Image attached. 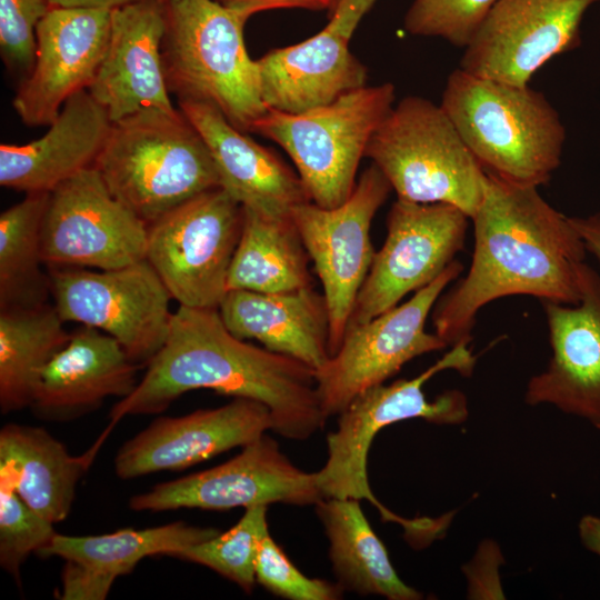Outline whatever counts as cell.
I'll list each match as a JSON object with an SVG mask.
<instances>
[{
    "mask_svg": "<svg viewBox=\"0 0 600 600\" xmlns=\"http://www.w3.org/2000/svg\"><path fill=\"white\" fill-rule=\"evenodd\" d=\"M474 249L468 273L433 307L436 333L449 346L469 343L478 312L516 294L576 304L580 267L588 253L569 217L538 187L487 172L482 201L471 218Z\"/></svg>",
    "mask_w": 600,
    "mask_h": 600,
    "instance_id": "1",
    "label": "cell"
},
{
    "mask_svg": "<svg viewBox=\"0 0 600 600\" xmlns=\"http://www.w3.org/2000/svg\"><path fill=\"white\" fill-rule=\"evenodd\" d=\"M146 368L134 390L111 409L112 424L126 416L160 413L197 389L266 404L272 430L288 439L306 440L328 419L314 370L237 338L218 308L179 306L162 348Z\"/></svg>",
    "mask_w": 600,
    "mask_h": 600,
    "instance_id": "2",
    "label": "cell"
},
{
    "mask_svg": "<svg viewBox=\"0 0 600 600\" xmlns=\"http://www.w3.org/2000/svg\"><path fill=\"white\" fill-rule=\"evenodd\" d=\"M440 106L486 172L539 187L560 166L566 129L542 92L459 68L449 76Z\"/></svg>",
    "mask_w": 600,
    "mask_h": 600,
    "instance_id": "3",
    "label": "cell"
},
{
    "mask_svg": "<svg viewBox=\"0 0 600 600\" xmlns=\"http://www.w3.org/2000/svg\"><path fill=\"white\" fill-rule=\"evenodd\" d=\"M94 168L110 192L147 226L220 188L204 140L180 109L113 122Z\"/></svg>",
    "mask_w": 600,
    "mask_h": 600,
    "instance_id": "4",
    "label": "cell"
},
{
    "mask_svg": "<svg viewBox=\"0 0 600 600\" xmlns=\"http://www.w3.org/2000/svg\"><path fill=\"white\" fill-rule=\"evenodd\" d=\"M166 9L162 57L170 93L209 103L251 132L268 109L243 38L250 16L214 0H167Z\"/></svg>",
    "mask_w": 600,
    "mask_h": 600,
    "instance_id": "5",
    "label": "cell"
},
{
    "mask_svg": "<svg viewBox=\"0 0 600 600\" xmlns=\"http://www.w3.org/2000/svg\"><path fill=\"white\" fill-rule=\"evenodd\" d=\"M468 344L452 346L449 352L412 379L364 390L339 413L337 429L327 437V460L317 471L324 498L367 500L379 510L383 521L400 524L408 539L422 531V518L399 517L376 498L367 472L368 453L379 431L396 422L420 418L436 424H460L467 420L468 401L462 391L447 390L429 401L423 386L444 370L470 376L477 357Z\"/></svg>",
    "mask_w": 600,
    "mask_h": 600,
    "instance_id": "6",
    "label": "cell"
},
{
    "mask_svg": "<svg viewBox=\"0 0 600 600\" xmlns=\"http://www.w3.org/2000/svg\"><path fill=\"white\" fill-rule=\"evenodd\" d=\"M366 157L398 199L449 203L470 219L486 189L487 172L441 108L428 99H401L373 133Z\"/></svg>",
    "mask_w": 600,
    "mask_h": 600,
    "instance_id": "7",
    "label": "cell"
},
{
    "mask_svg": "<svg viewBox=\"0 0 600 600\" xmlns=\"http://www.w3.org/2000/svg\"><path fill=\"white\" fill-rule=\"evenodd\" d=\"M394 99L392 83L366 84L302 113L268 109L251 132L289 154L312 202L334 208L352 193L359 163Z\"/></svg>",
    "mask_w": 600,
    "mask_h": 600,
    "instance_id": "8",
    "label": "cell"
},
{
    "mask_svg": "<svg viewBox=\"0 0 600 600\" xmlns=\"http://www.w3.org/2000/svg\"><path fill=\"white\" fill-rule=\"evenodd\" d=\"M242 223V207L218 188L147 226L146 260L179 306L219 307Z\"/></svg>",
    "mask_w": 600,
    "mask_h": 600,
    "instance_id": "9",
    "label": "cell"
},
{
    "mask_svg": "<svg viewBox=\"0 0 600 600\" xmlns=\"http://www.w3.org/2000/svg\"><path fill=\"white\" fill-rule=\"evenodd\" d=\"M53 306L64 322L114 338L139 367L162 348L173 312L170 292L146 260L110 270L49 267Z\"/></svg>",
    "mask_w": 600,
    "mask_h": 600,
    "instance_id": "10",
    "label": "cell"
},
{
    "mask_svg": "<svg viewBox=\"0 0 600 600\" xmlns=\"http://www.w3.org/2000/svg\"><path fill=\"white\" fill-rule=\"evenodd\" d=\"M462 264L453 260L432 282L406 302L349 326L337 351L314 371L317 391L327 418L339 414L364 390L384 383L410 360L448 344L426 322Z\"/></svg>",
    "mask_w": 600,
    "mask_h": 600,
    "instance_id": "11",
    "label": "cell"
},
{
    "mask_svg": "<svg viewBox=\"0 0 600 600\" xmlns=\"http://www.w3.org/2000/svg\"><path fill=\"white\" fill-rule=\"evenodd\" d=\"M391 190L388 179L372 163L340 206L322 208L308 201L291 211L328 304L331 356L343 339L358 293L371 268L376 254L371 223Z\"/></svg>",
    "mask_w": 600,
    "mask_h": 600,
    "instance_id": "12",
    "label": "cell"
},
{
    "mask_svg": "<svg viewBox=\"0 0 600 600\" xmlns=\"http://www.w3.org/2000/svg\"><path fill=\"white\" fill-rule=\"evenodd\" d=\"M449 203L397 199L387 217V237L358 293L349 326L394 308L432 282L463 249L468 220Z\"/></svg>",
    "mask_w": 600,
    "mask_h": 600,
    "instance_id": "13",
    "label": "cell"
},
{
    "mask_svg": "<svg viewBox=\"0 0 600 600\" xmlns=\"http://www.w3.org/2000/svg\"><path fill=\"white\" fill-rule=\"evenodd\" d=\"M147 223L108 189L94 167L50 192L41 232L49 267L110 270L146 259Z\"/></svg>",
    "mask_w": 600,
    "mask_h": 600,
    "instance_id": "14",
    "label": "cell"
},
{
    "mask_svg": "<svg viewBox=\"0 0 600 600\" xmlns=\"http://www.w3.org/2000/svg\"><path fill=\"white\" fill-rule=\"evenodd\" d=\"M323 498L317 472L296 467L278 442L264 433L222 464L156 484L131 497L129 508L228 510L277 502L302 507L316 506Z\"/></svg>",
    "mask_w": 600,
    "mask_h": 600,
    "instance_id": "15",
    "label": "cell"
},
{
    "mask_svg": "<svg viewBox=\"0 0 600 600\" xmlns=\"http://www.w3.org/2000/svg\"><path fill=\"white\" fill-rule=\"evenodd\" d=\"M600 0H498L464 48L463 71L528 86L554 56L576 48L584 12Z\"/></svg>",
    "mask_w": 600,
    "mask_h": 600,
    "instance_id": "16",
    "label": "cell"
},
{
    "mask_svg": "<svg viewBox=\"0 0 600 600\" xmlns=\"http://www.w3.org/2000/svg\"><path fill=\"white\" fill-rule=\"evenodd\" d=\"M111 12L50 8L41 19L32 69L12 100L24 124L49 126L68 99L89 88L108 44Z\"/></svg>",
    "mask_w": 600,
    "mask_h": 600,
    "instance_id": "17",
    "label": "cell"
},
{
    "mask_svg": "<svg viewBox=\"0 0 600 600\" xmlns=\"http://www.w3.org/2000/svg\"><path fill=\"white\" fill-rule=\"evenodd\" d=\"M576 304L542 301L552 356L527 386L530 406L552 404L600 430V274L583 262Z\"/></svg>",
    "mask_w": 600,
    "mask_h": 600,
    "instance_id": "18",
    "label": "cell"
},
{
    "mask_svg": "<svg viewBox=\"0 0 600 600\" xmlns=\"http://www.w3.org/2000/svg\"><path fill=\"white\" fill-rule=\"evenodd\" d=\"M272 427L269 408L248 398H234L224 406L186 416L160 417L122 444L114 458V471L128 480L183 470L242 448Z\"/></svg>",
    "mask_w": 600,
    "mask_h": 600,
    "instance_id": "19",
    "label": "cell"
},
{
    "mask_svg": "<svg viewBox=\"0 0 600 600\" xmlns=\"http://www.w3.org/2000/svg\"><path fill=\"white\" fill-rule=\"evenodd\" d=\"M166 0H138L112 9L108 44L87 89L110 120L146 111L176 112L162 57Z\"/></svg>",
    "mask_w": 600,
    "mask_h": 600,
    "instance_id": "20",
    "label": "cell"
},
{
    "mask_svg": "<svg viewBox=\"0 0 600 600\" xmlns=\"http://www.w3.org/2000/svg\"><path fill=\"white\" fill-rule=\"evenodd\" d=\"M178 106L204 140L220 188L242 208L290 217L296 206L311 201L298 173L233 127L216 107L190 100L178 101Z\"/></svg>",
    "mask_w": 600,
    "mask_h": 600,
    "instance_id": "21",
    "label": "cell"
},
{
    "mask_svg": "<svg viewBox=\"0 0 600 600\" xmlns=\"http://www.w3.org/2000/svg\"><path fill=\"white\" fill-rule=\"evenodd\" d=\"M139 368L114 338L81 326L42 371L29 408L41 420L78 419L109 397L129 396Z\"/></svg>",
    "mask_w": 600,
    "mask_h": 600,
    "instance_id": "22",
    "label": "cell"
},
{
    "mask_svg": "<svg viewBox=\"0 0 600 600\" xmlns=\"http://www.w3.org/2000/svg\"><path fill=\"white\" fill-rule=\"evenodd\" d=\"M111 128L107 111L88 90L76 93L39 139L23 144L1 143L0 184L26 194L50 193L94 167Z\"/></svg>",
    "mask_w": 600,
    "mask_h": 600,
    "instance_id": "23",
    "label": "cell"
},
{
    "mask_svg": "<svg viewBox=\"0 0 600 600\" xmlns=\"http://www.w3.org/2000/svg\"><path fill=\"white\" fill-rule=\"evenodd\" d=\"M350 39L327 24L299 43L259 58L260 91L267 109L302 113L366 86L367 69L350 51Z\"/></svg>",
    "mask_w": 600,
    "mask_h": 600,
    "instance_id": "24",
    "label": "cell"
},
{
    "mask_svg": "<svg viewBox=\"0 0 600 600\" xmlns=\"http://www.w3.org/2000/svg\"><path fill=\"white\" fill-rule=\"evenodd\" d=\"M218 310L237 338L254 339L314 371L331 356L328 304L313 287L274 293L229 290Z\"/></svg>",
    "mask_w": 600,
    "mask_h": 600,
    "instance_id": "25",
    "label": "cell"
},
{
    "mask_svg": "<svg viewBox=\"0 0 600 600\" xmlns=\"http://www.w3.org/2000/svg\"><path fill=\"white\" fill-rule=\"evenodd\" d=\"M98 447L74 457L43 428L6 424L0 431V483L54 524L69 516L77 484Z\"/></svg>",
    "mask_w": 600,
    "mask_h": 600,
    "instance_id": "26",
    "label": "cell"
},
{
    "mask_svg": "<svg viewBox=\"0 0 600 600\" xmlns=\"http://www.w3.org/2000/svg\"><path fill=\"white\" fill-rule=\"evenodd\" d=\"M317 514L329 540V557L338 583L361 596L418 600L422 593L396 572L388 551L368 522L359 500L323 498Z\"/></svg>",
    "mask_w": 600,
    "mask_h": 600,
    "instance_id": "27",
    "label": "cell"
},
{
    "mask_svg": "<svg viewBox=\"0 0 600 600\" xmlns=\"http://www.w3.org/2000/svg\"><path fill=\"white\" fill-rule=\"evenodd\" d=\"M243 209L227 289L274 293L313 287L310 257L290 217Z\"/></svg>",
    "mask_w": 600,
    "mask_h": 600,
    "instance_id": "28",
    "label": "cell"
},
{
    "mask_svg": "<svg viewBox=\"0 0 600 600\" xmlns=\"http://www.w3.org/2000/svg\"><path fill=\"white\" fill-rule=\"evenodd\" d=\"M53 303L0 309V410L30 407L42 371L68 343Z\"/></svg>",
    "mask_w": 600,
    "mask_h": 600,
    "instance_id": "29",
    "label": "cell"
},
{
    "mask_svg": "<svg viewBox=\"0 0 600 600\" xmlns=\"http://www.w3.org/2000/svg\"><path fill=\"white\" fill-rule=\"evenodd\" d=\"M217 533V529L190 526L182 521L141 530L121 529L100 536L56 533L39 556L59 557L117 579L130 573L147 557H171Z\"/></svg>",
    "mask_w": 600,
    "mask_h": 600,
    "instance_id": "30",
    "label": "cell"
},
{
    "mask_svg": "<svg viewBox=\"0 0 600 600\" xmlns=\"http://www.w3.org/2000/svg\"><path fill=\"white\" fill-rule=\"evenodd\" d=\"M50 193H27L0 214V309L49 302L41 232Z\"/></svg>",
    "mask_w": 600,
    "mask_h": 600,
    "instance_id": "31",
    "label": "cell"
},
{
    "mask_svg": "<svg viewBox=\"0 0 600 600\" xmlns=\"http://www.w3.org/2000/svg\"><path fill=\"white\" fill-rule=\"evenodd\" d=\"M267 507L244 509L240 520L226 532L180 550L171 557L199 563L250 593L257 581L256 560L261 539L269 532Z\"/></svg>",
    "mask_w": 600,
    "mask_h": 600,
    "instance_id": "32",
    "label": "cell"
},
{
    "mask_svg": "<svg viewBox=\"0 0 600 600\" xmlns=\"http://www.w3.org/2000/svg\"><path fill=\"white\" fill-rule=\"evenodd\" d=\"M53 523L0 483V564L20 584V569L33 552L40 554L56 536Z\"/></svg>",
    "mask_w": 600,
    "mask_h": 600,
    "instance_id": "33",
    "label": "cell"
},
{
    "mask_svg": "<svg viewBox=\"0 0 600 600\" xmlns=\"http://www.w3.org/2000/svg\"><path fill=\"white\" fill-rule=\"evenodd\" d=\"M498 0H413L404 29L414 36L439 37L466 48Z\"/></svg>",
    "mask_w": 600,
    "mask_h": 600,
    "instance_id": "34",
    "label": "cell"
},
{
    "mask_svg": "<svg viewBox=\"0 0 600 600\" xmlns=\"http://www.w3.org/2000/svg\"><path fill=\"white\" fill-rule=\"evenodd\" d=\"M256 579L271 593L290 600H337L344 590L338 582L304 576L269 532L259 544Z\"/></svg>",
    "mask_w": 600,
    "mask_h": 600,
    "instance_id": "35",
    "label": "cell"
},
{
    "mask_svg": "<svg viewBox=\"0 0 600 600\" xmlns=\"http://www.w3.org/2000/svg\"><path fill=\"white\" fill-rule=\"evenodd\" d=\"M48 0H0V53L7 69L24 79L37 50V27L49 11Z\"/></svg>",
    "mask_w": 600,
    "mask_h": 600,
    "instance_id": "36",
    "label": "cell"
},
{
    "mask_svg": "<svg viewBox=\"0 0 600 600\" xmlns=\"http://www.w3.org/2000/svg\"><path fill=\"white\" fill-rule=\"evenodd\" d=\"M116 579L93 571L73 561H66L62 570L61 590L57 598L61 600H102L106 599Z\"/></svg>",
    "mask_w": 600,
    "mask_h": 600,
    "instance_id": "37",
    "label": "cell"
},
{
    "mask_svg": "<svg viewBox=\"0 0 600 600\" xmlns=\"http://www.w3.org/2000/svg\"><path fill=\"white\" fill-rule=\"evenodd\" d=\"M226 7L248 13L274 9L328 10V0H214Z\"/></svg>",
    "mask_w": 600,
    "mask_h": 600,
    "instance_id": "38",
    "label": "cell"
},
{
    "mask_svg": "<svg viewBox=\"0 0 600 600\" xmlns=\"http://www.w3.org/2000/svg\"><path fill=\"white\" fill-rule=\"evenodd\" d=\"M377 0H341L327 24L351 38L363 16Z\"/></svg>",
    "mask_w": 600,
    "mask_h": 600,
    "instance_id": "39",
    "label": "cell"
},
{
    "mask_svg": "<svg viewBox=\"0 0 600 600\" xmlns=\"http://www.w3.org/2000/svg\"><path fill=\"white\" fill-rule=\"evenodd\" d=\"M569 221L600 266V212L587 217H569Z\"/></svg>",
    "mask_w": 600,
    "mask_h": 600,
    "instance_id": "40",
    "label": "cell"
},
{
    "mask_svg": "<svg viewBox=\"0 0 600 600\" xmlns=\"http://www.w3.org/2000/svg\"><path fill=\"white\" fill-rule=\"evenodd\" d=\"M578 534L582 546L600 557V516L581 517L578 522Z\"/></svg>",
    "mask_w": 600,
    "mask_h": 600,
    "instance_id": "41",
    "label": "cell"
},
{
    "mask_svg": "<svg viewBox=\"0 0 600 600\" xmlns=\"http://www.w3.org/2000/svg\"><path fill=\"white\" fill-rule=\"evenodd\" d=\"M138 0H48L50 8L116 9Z\"/></svg>",
    "mask_w": 600,
    "mask_h": 600,
    "instance_id": "42",
    "label": "cell"
},
{
    "mask_svg": "<svg viewBox=\"0 0 600 600\" xmlns=\"http://www.w3.org/2000/svg\"><path fill=\"white\" fill-rule=\"evenodd\" d=\"M341 0H328V11L329 16L332 14V12L337 9Z\"/></svg>",
    "mask_w": 600,
    "mask_h": 600,
    "instance_id": "43",
    "label": "cell"
},
{
    "mask_svg": "<svg viewBox=\"0 0 600 600\" xmlns=\"http://www.w3.org/2000/svg\"><path fill=\"white\" fill-rule=\"evenodd\" d=\"M167 1V0H166Z\"/></svg>",
    "mask_w": 600,
    "mask_h": 600,
    "instance_id": "44",
    "label": "cell"
}]
</instances>
